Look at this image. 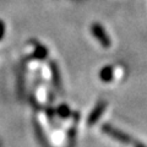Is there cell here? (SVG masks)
I'll use <instances>...</instances> for the list:
<instances>
[{"label": "cell", "instance_id": "cell-1", "mask_svg": "<svg viewBox=\"0 0 147 147\" xmlns=\"http://www.w3.org/2000/svg\"><path fill=\"white\" fill-rule=\"evenodd\" d=\"M92 33H93V36L97 38V40H99V43L102 44L104 48L110 47V38H109V36L105 33L104 28L99 24H94L93 26H92Z\"/></svg>", "mask_w": 147, "mask_h": 147}]
</instances>
